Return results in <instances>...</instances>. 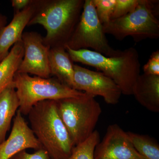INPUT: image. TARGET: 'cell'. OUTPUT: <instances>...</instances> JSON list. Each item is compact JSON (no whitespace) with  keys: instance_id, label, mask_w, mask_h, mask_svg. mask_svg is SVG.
Listing matches in <instances>:
<instances>
[{"instance_id":"cell-1","label":"cell","mask_w":159,"mask_h":159,"mask_svg":"<svg viewBox=\"0 0 159 159\" xmlns=\"http://www.w3.org/2000/svg\"><path fill=\"white\" fill-rule=\"evenodd\" d=\"M84 0H36L28 25H40L47 33L43 40L50 48L65 47L79 21Z\"/></svg>"},{"instance_id":"cell-2","label":"cell","mask_w":159,"mask_h":159,"mask_svg":"<svg viewBox=\"0 0 159 159\" xmlns=\"http://www.w3.org/2000/svg\"><path fill=\"white\" fill-rule=\"evenodd\" d=\"M65 49L73 62L97 69L112 80L122 94L132 95L134 85L140 75L141 64L136 49L117 50L113 55L107 57L89 49L73 50L67 47Z\"/></svg>"},{"instance_id":"cell-3","label":"cell","mask_w":159,"mask_h":159,"mask_svg":"<svg viewBox=\"0 0 159 159\" xmlns=\"http://www.w3.org/2000/svg\"><path fill=\"white\" fill-rule=\"evenodd\" d=\"M31 130L50 159H67L74 145L55 100L38 102L28 115Z\"/></svg>"},{"instance_id":"cell-4","label":"cell","mask_w":159,"mask_h":159,"mask_svg":"<svg viewBox=\"0 0 159 159\" xmlns=\"http://www.w3.org/2000/svg\"><path fill=\"white\" fill-rule=\"evenodd\" d=\"M12 84L19 101L18 111L23 116H28L32 107L41 101L78 98L86 94L62 83L56 78L31 77L22 73L16 74Z\"/></svg>"},{"instance_id":"cell-5","label":"cell","mask_w":159,"mask_h":159,"mask_svg":"<svg viewBox=\"0 0 159 159\" xmlns=\"http://www.w3.org/2000/svg\"><path fill=\"white\" fill-rule=\"evenodd\" d=\"M159 1L140 0L136 9L119 18L102 25L105 34L122 41L131 36L136 42L159 37Z\"/></svg>"},{"instance_id":"cell-6","label":"cell","mask_w":159,"mask_h":159,"mask_svg":"<svg viewBox=\"0 0 159 159\" xmlns=\"http://www.w3.org/2000/svg\"><path fill=\"white\" fill-rule=\"evenodd\" d=\"M93 95L56 101L57 111L74 146L84 141L95 131L102 108Z\"/></svg>"},{"instance_id":"cell-7","label":"cell","mask_w":159,"mask_h":159,"mask_svg":"<svg viewBox=\"0 0 159 159\" xmlns=\"http://www.w3.org/2000/svg\"><path fill=\"white\" fill-rule=\"evenodd\" d=\"M65 47L73 50L91 48L107 57L116 52L110 46L93 0H85L79 21Z\"/></svg>"},{"instance_id":"cell-8","label":"cell","mask_w":159,"mask_h":159,"mask_svg":"<svg viewBox=\"0 0 159 159\" xmlns=\"http://www.w3.org/2000/svg\"><path fill=\"white\" fill-rule=\"evenodd\" d=\"M73 88L94 97H102L107 104L116 105L119 102L122 92L111 78L100 72L74 65Z\"/></svg>"},{"instance_id":"cell-9","label":"cell","mask_w":159,"mask_h":159,"mask_svg":"<svg viewBox=\"0 0 159 159\" xmlns=\"http://www.w3.org/2000/svg\"><path fill=\"white\" fill-rule=\"evenodd\" d=\"M24 48V57L17 73L31 74L44 78H50L49 51L43 37L34 31L26 32L22 36Z\"/></svg>"},{"instance_id":"cell-10","label":"cell","mask_w":159,"mask_h":159,"mask_svg":"<svg viewBox=\"0 0 159 159\" xmlns=\"http://www.w3.org/2000/svg\"><path fill=\"white\" fill-rule=\"evenodd\" d=\"M94 159H145L135 149L127 132L114 124L109 125L102 141L96 147Z\"/></svg>"},{"instance_id":"cell-11","label":"cell","mask_w":159,"mask_h":159,"mask_svg":"<svg viewBox=\"0 0 159 159\" xmlns=\"http://www.w3.org/2000/svg\"><path fill=\"white\" fill-rule=\"evenodd\" d=\"M29 148L36 151L43 148L18 110L9 138L0 144V159H10L16 153Z\"/></svg>"},{"instance_id":"cell-12","label":"cell","mask_w":159,"mask_h":159,"mask_svg":"<svg viewBox=\"0 0 159 159\" xmlns=\"http://www.w3.org/2000/svg\"><path fill=\"white\" fill-rule=\"evenodd\" d=\"M36 0L18 12H14L13 19L0 34V62L8 55L11 46L22 40L23 31L34 14Z\"/></svg>"},{"instance_id":"cell-13","label":"cell","mask_w":159,"mask_h":159,"mask_svg":"<svg viewBox=\"0 0 159 159\" xmlns=\"http://www.w3.org/2000/svg\"><path fill=\"white\" fill-rule=\"evenodd\" d=\"M132 95L148 111L159 112V76L140 74L134 85Z\"/></svg>"},{"instance_id":"cell-14","label":"cell","mask_w":159,"mask_h":159,"mask_svg":"<svg viewBox=\"0 0 159 159\" xmlns=\"http://www.w3.org/2000/svg\"><path fill=\"white\" fill-rule=\"evenodd\" d=\"M49 62L51 75L55 76L60 81L73 88L74 64L65 48H50Z\"/></svg>"},{"instance_id":"cell-15","label":"cell","mask_w":159,"mask_h":159,"mask_svg":"<svg viewBox=\"0 0 159 159\" xmlns=\"http://www.w3.org/2000/svg\"><path fill=\"white\" fill-rule=\"evenodd\" d=\"M19 106L16 91L11 84L0 94V144L6 140L11 120Z\"/></svg>"},{"instance_id":"cell-16","label":"cell","mask_w":159,"mask_h":159,"mask_svg":"<svg viewBox=\"0 0 159 159\" xmlns=\"http://www.w3.org/2000/svg\"><path fill=\"white\" fill-rule=\"evenodd\" d=\"M24 54V46L21 40L15 44L7 56L0 62V94L12 84Z\"/></svg>"},{"instance_id":"cell-17","label":"cell","mask_w":159,"mask_h":159,"mask_svg":"<svg viewBox=\"0 0 159 159\" xmlns=\"http://www.w3.org/2000/svg\"><path fill=\"white\" fill-rule=\"evenodd\" d=\"M135 149L145 159H159V145L157 141L147 135L127 132Z\"/></svg>"},{"instance_id":"cell-18","label":"cell","mask_w":159,"mask_h":159,"mask_svg":"<svg viewBox=\"0 0 159 159\" xmlns=\"http://www.w3.org/2000/svg\"><path fill=\"white\" fill-rule=\"evenodd\" d=\"M100 142V136L95 130L84 141L74 146L67 159H94V152Z\"/></svg>"},{"instance_id":"cell-19","label":"cell","mask_w":159,"mask_h":159,"mask_svg":"<svg viewBox=\"0 0 159 159\" xmlns=\"http://www.w3.org/2000/svg\"><path fill=\"white\" fill-rule=\"evenodd\" d=\"M97 16L102 25L111 20L116 0H93Z\"/></svg>"},{"instance_id":"cell-20","label":"cell","mask_w":159,"mask_h":159,"mask_svg":"<svg viewBox=\"0 0 159 159\" xmlns=\"http://www.w3.org/2000/svg\"><path fill=\"white\" fill-rule=\"evenodd\" d=\"M140 0H116L111 20L122 17L133 11Z\"/></svg>"},{"instance_id":"cell-21","label":"cell","mask_w":159,"mask_h":159,"mask_svg":"<svg viewBox=\"0 0 159 159\" xmlns=\"http://www.w3.org/2000/svg\"><path fill=\"white\" fill-rule=\"evenodd\" d=\"M144 74L159 76V51L152 52L148 62L143 68Z\"/></svg>"},{"instance_id":"cell-22","label":"cell","mask_w":159,"mask_h":159,"mask_svg":"<svg viewBox=\"0 0 159 159\" xmlns=\"http://www.w3.org/2000/svg\"><path fill=\"white\" fill-rule=\"evenodd\" d=\"M10 159H50L48 152L42 148L35 151L34 153H30L26 150L16 153Z\"/></svg>"},{"instance_id":"cell-23","label":"cell","mask_w":159,"mask_h":159,"mask_svg":"<svg viewBox=\"0 0 159 159\" xmlns=\"http://www.w3.org/2000/svg\"><path fill=\"white\" fill-rule=\"evenodd\" d=\"M33 0H12L11 6L15 10V12L21 11L29 5H31Z\"/></svg>"},{"instance_id":"cell-24","label":"cell","mask_w":159,"mask_h":159,"mask_svg":"<svg viewBox=\"0 0 159 159\" xmlns=\"http://www.w3.org/2000/svg\"><path fill=\"white\" fill-rule=\"evenodd\" d=\"M7 25V17L0 13V34Z\"/></svg>"}]
</instances>
